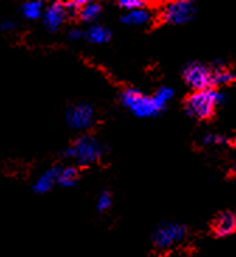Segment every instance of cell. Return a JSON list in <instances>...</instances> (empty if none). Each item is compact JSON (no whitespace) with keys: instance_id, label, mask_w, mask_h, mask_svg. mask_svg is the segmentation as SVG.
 <instances>
[{"instance_id":"cell-1","label":"cell","mask_w":236,"mask_h":257,"mask_svg":"<svg viewBox=\"0 0 236 257\" xmlns=\"http://www.w3.org/2000/svg\"><path fill=\"white\" fill-rule=\"evenodd\" d=\"M104 145L94 135L83 134L61 152V158L73 160L76 166H90L104 155Z\"/></svg>"},{"instance_id":"cell-2","label":"cell","mask_w":236,"mask_h":257,"mask_svg":"<svg viewBox=\"0 0 236 257\" xmlns=\"http://www.w3.org/2000/svg\"><path fill=\"white\" fill-rule=\"evenodd\" d=\"M226 101V94L216 89H205L191 93L184 100V110L191 118L207 119L212 117L218 105Z\"/></svg>"},{"instance_id":"cell-3","label":"cell","mask_w":236,"mask_h":257,"mask_svg":"<svg viewBox=\"0 0 236 257\" xmlns=\"http://www.w3.org/2000/svg\"><path fill=\"white\" fill-rule=\"evenodd\" d=\"M120 101L128 111L138 118L156 117L166 107L156 96H146L142 91L134 87H128L121 91Z\"/></svg>"},{"instance_id":"cell-4","label":"cell","mask_w":236,"mask_h":257,"mask_svg":"<svg viewBox=\"0 0 236 257\" xmlns=\"http://www.w3.org/2000/svg\"><path fill=\"white\" fill-rule=\"evenodd\" d=\"M65 122L73 131H87L96 122V110L86 101L73 103L65 110Z\"/></svg>"},{"instance_id":"cell-5","label":"cell","mask_w":236,"mask_h":257,"mask_svg":"<svg viewBox=\"0 0 236 257\" xmlns=\"http://www.w3.org/2000/svg\"><path fill=\"white\" fill-rule=\"evenodd\" d=\"M187 235V228L184 225L173 221L162 222L156 226L153 232L152 240L153 244L158 249H169L174 244L180 243L181 240Z\"/></svg>"},{"instance_id":"cell-6","label":"cell","mask_w":236,"mask_h":257,"mask_svg":"<svg viewBox=\"0 0 236 257\" xmlns=\"http://www.w3.org/2000/svg\"><path fill=\"white\" fill-rule=\"evenodd\" d=\"M183 79L194 91L212 87V69L201 62H190L183 68Z\"/></svg>"},{"instance_id":"cell-7","label":"cell","mask_w":236,"mask_h":257,"mask_svg":"<svg viewBox=\"0 0 236 257\" xmlns=\"http://www.w3.org/2000/svg\"><path fill=\"white\" fill-rule=\"evenodd\" d=\"M162 20L166 24L177 26L191 21L195 16V5L190 0H177L169 3L162 12Z\"/></svg>"},{"instance_id":"cell-8","label":"cell","mask_w":236,"mask_h":257,"mask_svg":"<svg viewBox=\"0 0 236 257\" xmlns=\"http://www.w3.org/2000/svg\"><path fill=\"white\" fill-rule=\"evenodd\" d=\"M68 19L66 7L62 2H54L48 6H45L44 14H42V26L48 31L49 34H54L59 31L62 24Z\"/></svg>"},{"instance_id":"cell-9","label":"cell","mask_w":236,"mask_h":257,"mask_svg":"<svg viewBox=\"0 0 236 257\" xmlns=\"http://www.w3.org/2000/svg\"><path fill=\"white\" fill-rule=\"evenodd\" d=\"M58 173H59V165L52 166L42 172L34 183L31 184V191L34 194H47L58 184Z\"/></svg>"},{"instance_id":"cell-10","label":"cell","mask_w":236,"mask_h":257,"mask_svg":"<svg viewBox=\"0 0 236 257\" xmlns=\"http://www.w3.org/2000/svg\"><path fill=\"white\" fill-rule=\"evenodd\" d=\"M212 232L215 236L223 237L229 236L236 232V214L230 211L221 212L212 222Z\"/></svg>"},{"instance_id":"cell-11","label":"cell","mask_w":236,"mask_h":257,"mask_svg":"<svg viewBox=\"0 0 236 257\" xmlns=\"http://www.w3.org/2000/svg\"><path fill=\"white\" fill-rule=\"evenodd\" d=\"M84 38L90 44L101 45L111 40V30L101 24H93L84 31Z\"/></svg>"},{"instance_id":"cell-12","label":"cell","mask_w":236,"mask_h":257,"mask_svg":"<svg viewBox=\"0 0 236 257\" xmlns=\"http://www.w3.org/2000/svg\"><path fill=\"white\" fill-rule=\"evenodd\" d=\"M211 69H212V86L229 84L236 80V73L225 68V65L221 61L212 63Z\"/></svg>"},{"instance_id":"cell-13","label":"cell","mask_w":236,"mask_h":257,"mask_svg":"<svg viewBox=\"0 0 236 257\" xmlns=\"http://www.w3.org/2000/svg\"><path fill=\"white\" fill-rule=\"evenodd\" d=\"M45 6L40 0L34 2H24L20 6V14L24 20L28 21H38L42 19Z\"/></svg>"},{"instance_id":"cell-14","label":"cell","mask_w":236,"mask_h":257,"mask_svg":"<svg viewBox=\"0 0 236 257\" xmlns=\"http://www.w3.org/2000/svg\"><path fill=\"white\" fill-rule=\"evenodd\" d=\"M79 180V170L73 165L68 166H59V173H58V186L63 188H70L76 186Z\"/></svg>"},{"instance_id":"cell-15","label":"cell","mask_w":236,"mask_h":257,"mask_svg":"<svg viewBox=\"0 0 236 257\" xmlns=\"http://www.w3.org/2000/svg\"><path fill=\"white\" fill-rule=\"evenodd\" d=\"M152 14L148 9H138L134 12H127V13L121 17V21L124 23L125 26H142L151 21Z\"/></svg>"},{"instance_id":"cell-16","label":"cell","mask_w":236,"mask_h":257,"mask_svg":"<svg viewBox=\"0 0 236 257\" xmlns=\"http://www.w3.org/2000/svg\"><path fill=\"white\" fill-rule=\"evenodd\" d=\"M101 12H103V9H101V6L98 3H91V2H89L80 10V13H79L77 17L80 19V21H83L86 24H93L94 21L98 20V17L101 16Z\"/></svg>"},{"instance_id":"cell-17","label":"cell","mask_w":236,"mask_h":257,"mask_svg":"<svg viewBox=\"0 0 236 257\" xmlns=\"http://www.w3.org/2000/svg\"><path fill=\"white\" fill-rule=\"evenodd\" d=\"M112 198L108 191H103L101 194L97 197V201H96V209L98 212H104L107 209L111 207Z\"/></svg>"},{"instance_id":"cell-18","label":"cell","mask_w":236,"mask_h":257,"mask_svg":"<svg viewBox=\"0 0 236 257\" xmlns=\"http://www.w3.org/2000/svg\"><path fill=\"white\" fill-rule=\"evenodd\" d=\"M89 2H84V0H73V2H68L65 3V7H66V13H68V17H73V16H79L80 10L83 9Z\"/></svg>"},{"instance_id":"cell-19","label":"cell","mask_w":236,"mask_h":257,"mask_svg":"<svg viewBox=\"0 0 236 257\" xmlns=\"http://www.w3.org/2000/svg\"><path fill=\"white\" fill-rule=\"evenodd\" d=\"M118 6L124 9L125 12H134V10H138V9H144L145 2H142V0H120Z\"/></svg>"},{"instance_id":"cell-20","label":"cell","mask_w":236,"mask_h":257,"mask_svg":"<svg viewBox=\"0 0 236 257\" xmlns=\"http://www.w3.org/2000/svg\"><path fill=\"white\" fill-rule=\"evenodd\" d=\"M202 142L204 145L212 146V145H222L226 142V139L222 135H218V134H214V132H209L207 135L202 137Z\"/></svg>"},{"instance_id":"cell-21","label":"cell","mask_w":236,"mask_h":257,"mask_svg":"<svg viewBox=\"0 0 236 257\" xmlns=\"http://www.w3.org/2000/svg\"><path fill=\"white\" fill-rule=\"evenodd\" d=\"M155 96L159 98L163 104L166 105L167 101H170V100L173 98L174 90L172 89V87H169V86H163V87H160L159 90L155 93Z\"/></svg>"},{"instance_id":"cell-22","label":"cell","mask_w":236,"mask_h":257,"mask_svg":"<svg viewBox=\"0 0 236 257\" xmlns=\"http://www.w3.org/2000/svg\"><path fill=\"white\" fill-rule=\"evenodd\" d=\"M16 21L13 19H9V17H5L0 20V31L2 33H12L16 30Z\"/></svg>"},{"instance_id":"cell-23","label":"cell","mask_w":236,"mask_h":257,"mask_svg":"<svg viewBox=\"0 0 236 257\" xmlns=\"http://www.w3.org/2000/svg\"><path fill=\"white\" fill-rule=\"evenodd\" d=\"M66 37H68V40H69V41H79V40L84 38V33L80 30V28L73 27V28H70L69 31H68Z\"/></svg>"}]
</instances>
